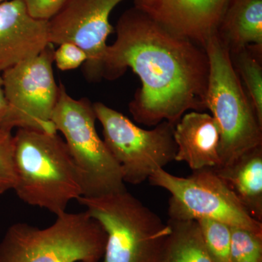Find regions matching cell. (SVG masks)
I'll return each instance as SVG.
<instances>
[{
  "instance_id": "6da1fadb",
  "label": "cell",
  "mask_w": 262,
  "mask_h": 262,
  "mask_svg": "<svg viewBox=\"0 0 262 262\" xmlns=\"http://www.w3.org/2000/svg\"><path fill=\"white\" fill-rule=\"evenodd\" d=\"M108 46L102 78L115 80L130 69L141 88L129 103L138 123L176 125L188 111L206 110L209 59L204 48L170 32L141 10L125 11Z\"/></svg>"
},
{
  "instance_id": "7a4b0ae2",
  "label": "cell",
  "mask_w": 262,
  "mask_h": 262,
  "mask_svg": "<svg viewBox=\"0 0 262 262\" xmlns=\"http://www.w3.org/2000/svg\"><path fill=\"white\" fill-rule=\"evenodd\" d=\"M14 162L19 199L57 215L82 195L78 173L65 141L56 134L18 128Z\"/></svg>"
},
{
  "instance_id": "3957f363",
  "label": "cell",
  "mask_w": 262,
  "mask_h": 262,
  "mask_svg": "<svg viewBox=\"0 0 262 262\" xmlns=\"http://www.w3.org/2000/svg\"><path fill=\"white\" fill-rule=\"evenodd\" d=\"M106 234L88 213H65L40 229L18 222L0 243V262H99Z\"/></svg>"
},
{
  "instance_id": "277c9868",
  "label": "cell",
  "mask_w": 262,
  "mask_h": 262,
  "mask_svg": "<svg viewBox=\"0 0 262 262\" xmlns=\"http://www.w3.org/2000/svg\"><path fill=\"white\" fill-rule=\"evenodd\" d=\"M204 48L209 59L206 107L220 129V166H224L262 145V124L234 69L229 50L216 34L208 39Z\"/></svg>"
},
{
  "instance_id": "5b68a950",
  "label": "cell",
  "mask_w": 262,
  "mask_h": 262,
  "mask_svg": "<svg viewBox=\"0 0 262 262\" xmlns=\"http://www.w3.org/2000/svg\"><path fill=\"white\" fill-rule=\"evenodd\" d=\"M77 201L106 232L103 262H160L170 226L127 189Z\"/></svg>"
},
{
  "instance_id": "8992f818",
  "label": "cell",
  "mask_w": 262,
  "mask_h": 262,
  "mask_svg": "<svg viewBox=\"0 0 262 262\" xmlns=\"http://www.w3.org/2000/svg\"><path fill=\"white\" fill-rule=\"evenodd\" d=\"M59 94L51 121L65 142L80 179L82 195L98 198L125 190L121 168L96 127L94 103L75 99L60 83Z\"/></svg>"
},
{
  "instance_id": "52a82bcc",
  "label": "cell",
  "mask_w": 262,
  "mask_h": 262,
  "mask_svg": "<svg viewBox=\"0 0 262 262\" xmlns=\"http://www.w3.org/2000/svg\"><path fill=\"white\" fill-rule=\"evenodd\" d=\"M148 180L151 185L170 193L169 220L210 219L262 234V222L249 214L213 168L193 170L188 177H177L159 169Z\"/></svg>"
},
{
  "instance_id": "ba28073f",
  "label": "cell",
  "mask_w": 262,
  "mask_h": 262,
  "mask_svg": "<svg viewBox=\"0 0 262 262\" xmlns=\"http://www.w3.org/2000/svg\"><path fill=\"white\" fill-rule=\"evenodd\" d=\"M94 108L103 127V141L121 168L124 182L140 184L175 160L174 124L163 121L145 130L104 103H94Z\"/></svg>"
},
{
  "instance_id": "9c48e42d",
  "label": "cell",
  "mask_w": 262,
  "mask_h": 262,
  "mask_svg": "<svg viewBox=\"0 0 262 262\" xmlns=\"http://www.w3.org/2000/svg\"><path fill=\"white\" fill-rule=\"evenodd\" d=\"M54 51L49 44L2 73L5 96L23 128L58 133L51 121L59 94L53 70Z\"/></svg>"
},
{
  "instance_id": "30bf717a",
  "label": "cell",
  "mask_w": 262,
  "mask_h": 262,
  "mask_svg": "<svg viewBox=\"0 0 262 262\" xmlns=\"http://www.w3.org/2000/svg\"><path fill=\"white\" fill-rule=\"evenodd\" d=\"M124 0H68L49 23L51 44L70 42L82 48L88 60L84 77L90 82L102 78L103 59L108 36L115 32L110 14Z\"/></svg>"
},
{
  "instance_id": "8fae6325",
  "label": "cell",
  "mask_w": 262,
  "mask_h": 262,
  "mask_svg": "<svg viewBox=\"0 0 262 262\" xmlns=\"http://www.w3.org/2000/svg\"><path fill=\"white\" fill-rule=\"evenodd\" d=\"M229 0H134L141 10L170 32L204 48L217 33Z\"/></svg>"
},
{
  "instance_id": "7c38bea8",
  "label": "cell",
  "mask_w": 262,
  "mask_h": 262,
  "mask_svg": "<svg viewBox=\"0 0 262 262\" xmlns=\"http://www.w3.org/2000/svg\"><path fill=\"white\" fill-rule=\"evenodd\" d=\"M51 44L48 20L34 18L23 0L0 4V73Z\"/></svg>"
},
{
  "instance_id": "4fadbf2b",
  "label": "cell",
  "mask_w": 262,
  "mask_h": 262,
  "mask_svg": "<svg viewBox=\"0 0 262 262\" xmlns=\"http://www.w3.org/2000/svg\"><path fill=\"white\" fill-rule=\"evenodd\" d=\"M175 160L192 170L221 165L220 131L212 115L198 111L184 114L174 127Z\"/></svg>"
},
{
  "instance_id": "5bb4252c",
  "label": "cell",
  "mask_w": 262,
  "mask_h": 262,
  "mask_svg": "<svg viewBox=\"0 0 262 262\" xmlns=\"http://www.w3.org/2000/svg\"><path fill=\"white\" fill-rule=\"evenodd\" d=\"M216 34L230 53L262 52V0H229Z\"/></svg>"
},
{
  "instance_id": "9a60e30c",
  "label": "cell",
  "mask_w": 262,
  "mask_h": 262,
  "mask_svg": "<svg viewBox=\"0 0 262 262\" xmlns=\"http://www.w3.org/2000/svg\"><path fill=\"white\" fill-rule=\"evenodd\" d=\"M255 220L262 222V145L232 163L213 168Z\"/></svg>"
},
{
  "instance_id": "2e32d148",
  "label": "cell",
  "mask_w": 262,
  "mask_h": 262,
  "mask_svg": "<svg viewBox=\"0 0 262 262\" xmlns=\"http://www.w3.org/2000/svg\"><path fill=\"white\" fill-rule=\"evenodd\" d=\"M170 233L160 262H213L196 221L169 220Z\"/></svg>"
},
{
  "instance_id": "e0dca14e",
  "label": "cell",
  "mask_w": 262,
  "mask_h": 262,
  "mask_svg": "<svg viewBox=\"0 0 262 262\" xmlns=\"http://www.w3.org/2000/svg\"><path fill=\"white\" fill-rule=\"evenodd\" d=\"M261 52L252 48L230 53L234 69L244 81L248 98L262 124Z\"/></svg>"
},
{
  "instance_id": "ac0fdd59",
  "label": "cell",
  "mask_w": 262,
  "mask_h": 262,
  "mask_svg": "<svg viewBox=\"0 0 262 262\" xmlns=\"http://www.w3.org/2000/svg\"><path fill=\"white\" fill-rule=\"evenodd\" d=\"M203 244L213 262H228L231 243L230 226L220 221H196Z\"/></svg>"
},
{
  "instance_id": "d6986e66",
  "label": "cell",
  "mask_w": 262,
  "mask_h": 262,
  "mask_svg": "<svg viewBox=\"0 0 262 262\" xmlns=\"http://www.w3.org/2000/svg\"><path fill=\"white\" fill-rule=\"evenodd\" d=\"M228 262H262V234L231 227Z\"/></svg>"
},
{
  "instance_id": "ffe728a7",
  "label": "cell",
  "mask_w": 262,
  "mask_h": 262,
  "mask_svg": "<svg viewBox=\"0 0 262 262\" xmlns=\"http://www.w3.org/2000/svg\"><path fill=\"white\" fill-rule=\"evenodd\" d=\"M17 177L14 162V136L0 130V194L14 189Z\"/></svg>"
},
{
  "instance_id": "44dd1931",
  "label": "cell",
  "mask_w": 262,
  "mask_h": 262,
  "mask_svg": "<svg viewBox=\"0 0 262 262\" xmlns=\"http://www.w3.org/2000/svg\"><path fill=\"white\" fill-rule=\"evenodd\" d=\"M85 52L77 45L66 42L58 45L53 53V61L58 70L70 71L79 68L87 61Z\"/></svg>"
},
{
  "instance_id": "7402d4cb",
  "label": "cell",
  "mask_w": 262,
  "mask_h": 262,
  "mask_svg": "<svg viewBox=\"0 0 262 262\" xmlns=\"http://www.w3.org/2000/svg\"><path fill=\"white\" fill-rule=\"evenodd\" d=\"M29 13L34 18L50 20L68 0H23Z\"/></svg>"
},
{
  "instance_id": "603a6c76",
  "label": "cell",
  "mask_w": 262,
  "mask_h": 262,
  "mask_svg": "<svg viewBox=\"0 0 262 262\" xmlns=\"http://www.w3.org/2000/svg\"><path fill=\"white\" fill-rule=\"evenodd\" d=\"M15 127L23 128V124L7 99L3 77L0 73V130L12 131Z\"/></svg>"
},
{
  "instance_id": "cb8c5ba5",
  "label": "cell",
  "mask_w": 262,
  "mask_h": 262,
  "mask_svg": "<svg viewBox=\"0 0 262 262\" xmlns=\"http://www.w3.org/2000/svg\"><path fill=\"white\" fill-rule=\"evenodd\" d=\"M8 1V0H0V4L3 3H5V2Z\"/></svg>"
},
{
  "instance_id": "d4e9b609",
  "label": "cell",
  "mask_w": 262,
  "mask_h": 262,
  "mask_svg": "<svg viewBox=\"0 0 262 262\" xmlns=\"http://www.w3.org/2000/svg\"><path fill=\"white\" fill-rule=\"evenodd\" d=\"M80 262H84V261H80Z\"/></svg>"
}]
</instances>
